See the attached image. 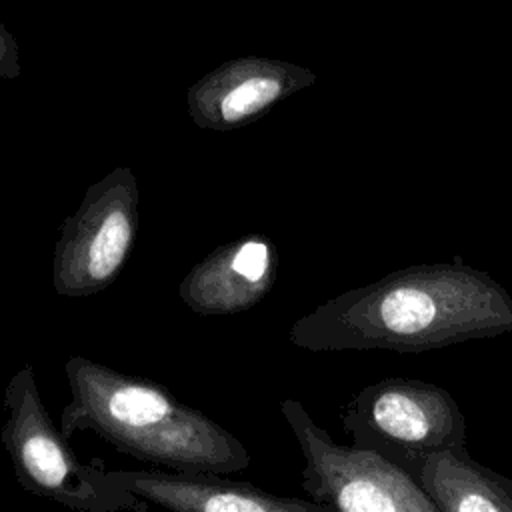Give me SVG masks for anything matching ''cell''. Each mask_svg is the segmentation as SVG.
I'll return each mask as SVG.
<instances>
[{
  "instance_id": "1",
  "label": "cell",
  "mask_w": 512,
  "mask_h": 512,
  "mask_svg": "<svg viewBox=\"0 0 512 512\" xmlns=\"http://www.w3.org/2000/svg\"><path fill=\"white\" fill-rule=\"evenodd\" d=\"M504 334L512 336V294L456 258L400 268L346 290L298 318L288 340L310 352L420 354Z\"/></svg>"
},
{
  "instance_id": "2",
  "label": "cell",
  "mask_w": 512,
  "mask_h": 512,
  "mask_svg": "<svg viewBox=\"0 0 512 512\" xmlns=\"http://www.w3.org/2000/svg\"><path fill=\"white\" fill-rule=\"evenodd\" d=\"M64 372L70 402L62 408L60 430L66 438L94 432L122 454L182 472L248 468L250 452L232 432L158 382L84 356H70Z\"/></svg>"
},
{
  "instance_id": "3",
  "label": "cell",
  "mask_w": 512,
  "mask_h": 512,
  "mask_svg": "<svg viewBox=\"0 0 512 512\" xmlns=\"http://www.w3.org/2000/svg\"><path fill=\"white\" fill-rule=\"evenodd\" d=\"M4 408L0 438L24 490L80 512L144 510L138 496L108 482L106 470L78 460L42 402L30 362L8 380Z\"/></svg>"
},
{
  "instance_id": "4",
  "label": "cell",
  "mask_w": 512,
  "mask_h": 512,
  "mask_svg": "<svg viewBox=\"0 0 512 512\" xmlns=\"http://www.w3.org/2000/svg\"><path fill=\"white\" fill-rule=\"evenodd\" d=\"M280 412L304 454L302 488L312 502L340 512H438L406 468L374 448L336 444L300 400H282Z\"/></svg>"
},
{
  "instance_id": "5",
  "label": "cell",
  "mask_w": 512,
  "mask_h": 512,
  "mask_svg": "<svg viewBox=\"0 0 512 512\" xmlns=\"http://www.w3.org/2000/svg\"><path fill=\"white\" fill-rule=\"evenodd\" d=\"M356 446H368L408 472L444 448L466 446V418L454 396L416 378H384L364 386L340 410Z\"/></svg>"
},
{
  "instance_id": "6",
  "label": "cell",
  "mask_w": 512,
  "mask_h": 512,
  "mask_svg": "<svg viewBox=\"0 0 512 512\" xmlns=\"http://www.w3.org/2000/svg\"><path fill=\"white\" fill-rule=\"evenodd\" d=\"M138 200L130 166H118L86 188L54 246L56 294L86 298L106 290L120 276L138 232Z\"/></svg>"
},
{
  "instance_id": "7",
  "label": "cell",
  "mask_w": 512,
  "mask_h": 512,
  "mask_svg": "<svg viewBox=\"0 0 512 512\" xmlns=\"http://www.w3.org/2000/svg\"><path fill=\"white\" fill-rule=\"evenodd\" d=\"M314 80V72L296 64L242 58L200 78L188 90L186 106L198 128L228 132L254 122Z\"/></svg>"
},
{
  "instance_id": "8",
  "label": "cell",
  "mask_w": 512,
  "mask_h": 512,
  "mask_svg": "<svg viewBox=\"0 0 512 512\" xmlns=\"http://www.w3.org/2000/svg\"><path fill=\"white\" fill-rule=\"evenodd\" d=\"M278 274V250L264 234L230 240L182 278L178 296L196 314L224 316L244 312L270 294Z\"/></svg>"
},
{
  "instance_id": "9",
  "label": "cell",
  "mask_w": 512,
  "mask_h": 512,
  "mask_svg": "<svg viewBox=\"0 0 512 512\" xmlns=\"http://www.w3.org/2000/svg\"><path fill=\"white\" fill-rule=\"evenodd\" d=\"M106 478L146 502L178 512H326L312 500L276 496L218 472L106 470Z\"/></svg>"
},
{
  "instance_id": "10",
  "label": "cell",
  "mask_w": 512,
  "mask_h": 512,
  "mask_svg": "<svg viewBox=\"0 0 512 512\" xmlns=\"http://www.w3.org/2000/svg\"><path fill=\"white\" fill-rule=\"evenodd\" d=\"M410 474L438 512H512V478L472 460L466 446L430 452Z\"/></svg>"
},
{
  "instance_id": "11",
  "label": "cell",
  "mask_w": 512,
  "mask_h": 512,
  "mask_svg": "<svg viewBox=\"0 0 512 512\" xmlns=\"http://www.w3.org/2000/svg\"><path fill=\"white\" fill-rule=\"evenodd\" d=\"M20 74V64L16 58V48L10 38L0 30V76L14 78Z\"/></svg>"
}]
</instances>
